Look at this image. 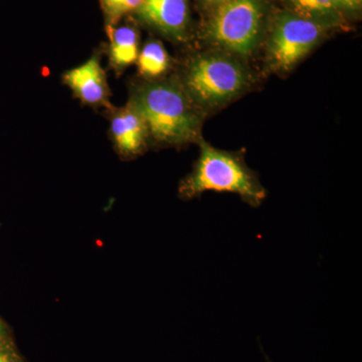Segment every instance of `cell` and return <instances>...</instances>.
I'll list each match as a JSON object with an SVG mask.
<instances>
[{
  "label": "cell",
  "instance_id": "obj_4",
  "mask_svg": "<svg viewBox=\"0 0 362 362\" xmlns=\"http://www.w3.org/2000/svg\"><path fill=\"white\" fill-rule=\"evenodd\" d=\"M264 0H228L213 11L204 28V39L233 56H251L265 28Z\"/></svg>",
  "mask_w": 362,
  "mask_h": 362
},
{
  "label": "cell",
  "instance_id": "obj_13",
  "mask_svg": "<svg viewBox=\"0 0 362 362\" xmlns=\"http://www.w3.org/2000/svg\"><path fill=\"white\" fill-rule=\"evenodd\" d=\"M333 1L335 2L343 16L357 13L361 11L362 6V0H333Z\"/></svg>",
  "mask_w": 362,
  "mask_h": 362
},
{
  "label": "cell",
  "instance_id": "obj_5",
  "mask_svg": "<svg viewBox=\"0 0 362 362\" xmlns=\"http://www.w3.org/2000/svg\"><path fill=\"white\" fill-rule=\"evenodd\" d=\"M328 28L284 11L274 18L267 40L269 69L287 71L304 59L323 39Z\"/></svg>",
  "mask_w": 362,
  "mask_h": 362
},
{
  "label": "cell",
  "instance_id": "obj_1",
  "mask_svg": "<svg viewBox=\"0 0 362 362\" xmlns=\"http://www.w3.org/2000/svg\"><path fill=\"white\" fill-rule=\"evenodd\" d=\"M130 101L156 142L182 145L202 141V110L180 81L170 78L140 86Z\"/></svg>",
  "mask_w": 362,
  "mask_h": 362
},
{
  "label": "cell",
  "instance_id": "obj_14",
  "mask_svg": "<svg viewBox=\"0 0 362 362\" xmlns=\"http://www.w3.org/2000/svg\"><path fill=\"white\" fill-rule=\"evenodd\" d=\"M0 362H20L11 347L0 344Z\"/></svg>",
  "mask_w": 362,
  "mask_h": 362
},
{
  "label": "cell",
  "instance_id": "obj_2",
  "mask_svg": "<svg viewBox=\"0 0 362 362\" xmlns=\"http://www.w3.org/2000/svg\"><path fill=\"white\" fill-rule=\"evenodd\" d=\"M194 169L180 182V195L183 199L201 197L206 192H230L239 195L246 204L258 207L266 199L256 173L247 168L242 156L214 148L204 141Z\"/></svg>",
  "mask_w": 362,
  "mask_h": 362
},
{
  "label": "cell",
  "instance_id": "obj_16",
  "mask_svg": "<svg viewBox=\"0 0 362 362\" xmlns=\"http://www.w3.org/2000/svg\"><path fill=\"white\" fill-rule=\"evenodd\" d=\"M2 331H4V323L0 320V334H1Z\"/></svg>",
  "mask_w": 362,
  "mask_h": 362
},
{
  "label": "cell",
  "instance_id": "obj_11",
  "mask_svg": "<svg viewBox=\"0 0 362 362\" xmlns=\"http://www.w3.org/2000/svg\"><path fill=\"white\" fill-rule=\"evenodd\" d=\"M136 64L143 78H156L168 71L170 59L164 45L158 40H150L139 52Z\"/></svg>",
  "mask_w": 362,
  "mask_h": 362
},
{
  "label": "cell",
  "instance_id": "obj_3",
  "mask_svg": "<svg viewBox=\"0 0 362 362\" xmlns=\"http://www.w3.org/2000/svg\"><path fill=\"white\" fill-rule=\"evenodd\" d=\"M180 82L194 104L201 110H209L240 96L249 87L251 75L237 57L211 52L194 57Z\"/></svg>",
  "mask_w": 362,
  "mask_h": 362
},
{
  "label": "cell",
  "instance_id": "obj_9",
  "mask_svg": "<svg viewBox=\"0 0 362 362\" xmlns=\"http://www.w3.org/2000/svg\"><path fill=\"white\" fill-rule=\"evenodd\" d=\"M109 37V59L116 71L133 65L139 56V33L131 25L107 26Z\"/></svg>",
  "mask_w": 362,
  "mask_h": 362
},
{
  "label": "cell",
  "instance_id": "obj_12",
  "mask_svg": "<svg viewBox=\"0 0 362 362\" xmlns=\"http://www.w3.org/2000/svg\"><path fill=\"white\" fill-rule=\"evenodd\" d=\"M143 0H101L107 26L118 25L123 16L135 13Z\"/></svg>",
  "mask_w": 362,
  "mask_h": 362
},
{
  "label": "cell",
  "instance_id": "obj_7",
  "mask_svg": "<svg viewBox=\"0 0 362 362\" xmlns=\"http://www.w3.org/2000/svg\"><path fill=\"white\" fill-rule=\"evenodd\" d=\"M63 80L82 103L92 107L110 106V90L99 57H92L83 65L66 71Z\"/></svg>",
  "mask_w": 362,
  "mask_h": 362
},
{
  "label": "cell",
  "instance_id": "obj_6",
  "mask_svg": "<svg viewBox=\"0 0 362 362\" xmlns=\"http://www.w3.org/2000/svg\"><path fill=\"white\" fill-rule=\"evenodd\" d=\"M138 18L164 37L185 40L189 28V0H143L135 11Z\"/></svg>",
  "mask_w": 362,
  "mask_h": 362
},
{
  "label": "cell",
  "instance_id": "obj_8",
  "mask_svg": "<svg viewBox=\"0 0 362 362\" xmlns=\"http://www.w3.org/2000/svg\"><path fill=\"white\" fill-rule=\"evenodd\" d=\"M110 131L116 149L125 156L142 152L149 137L144 119L131 101L113 112Z\"/></svg>",
  "mask_w": 362,
  "mask_h": 362
},
{
  "label": "cell",
  "instance_id": "obj_15",
  "mask_svg": "<svg viewBox=\"0 0 362 362\" xmlns=\"http://www.w3.org/2000/svg\"><path fill=\"white\" fill-rule=\"evenodd\" d=\"M201 1L202 7L209 11H213L214 8L221 6V4H225L228 0H199Z\"/></svg>",
  "mask_w": 362,
  "mask_h": 362
},
{
  "label": "cell",
  "instance_id": "obj_10",
  "mask_svg": "<svg viewBox=\"0 0 362 362\" xmlns=\"http://www.w3.org/2000/svg\"><path fill=\"white\" fill-rule=\"evenodd\" d=\"M286 11L328 30L341 28L344 16L333 0H285Z\"/></svg>",
  "mask_w": 362,
  "mask_h": 362
}]
</instances>
